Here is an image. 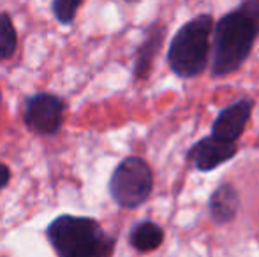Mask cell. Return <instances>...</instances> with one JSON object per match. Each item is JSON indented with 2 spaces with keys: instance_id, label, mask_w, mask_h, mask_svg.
<instances>
[{
  "instance_id": "14",
  "label": "cell",
  "mask_w": 259,
  "mask_h": 257,
  "mask_svg": "<svg viewBox=\"0 0 259 257\" xmlns=\"http://www.w3.org/2000/svg\"><path fill=\"white\" fill-rule=\"evenodd\" d=\"M87 257H108V255H87Z\"/></svg>"
},
{
  "instance_id": "4",
  "label": "cell",
  "mask_w": 259,
  "mask_h": 257,
  "mask_svg": "<svg viewBox=\"0 0 259 257\" xmlns=\"http://www.w3.org/2000/svg\"><path fill=\"white\" fill-rule=\"evenodd\" d=\"M108 190L120 208H140L154 190V171L150 164L138 155L125 157L113 171Z\"/></svg>"
},
{
  "instance_id": "10",
  "label": "cell",
  "mask_w": 259,
  "mask_h": 257,
  "mask_svg": "<svg viewBox=\"0 0 259 257\" xmlns=\"http://www.w3.org/2000/svg\"><path fill=\"white\" fill-rule=\"evenodd\" d=\"M164 243V229L154 220H140L129 231V245L140 254L154 252Z\"/></svg>"
},
{
  "instance_id": "13",
  "label": "cell",
  "mask_w": 259,
  "mask_h": 257,
  "mask_svg": "<svg viewBox=\"0 0 259 257\" xmlns=\"http://www.w3.org/2000/svg\"><path fill=\"white\" fill-rule=\"evenodd\" d=\"M9 180H11V169L7 168L6 164H2V162H0V192H2V190L7 187Z\"/></svg>"
},
{
  "instance_id": "9",
  "label": "cell",
  "mask_w": 259,
  "mask_h": 257,
  "mask_svg": "<svg viewBox=\"0 0 259 257\" xmlns=\"http://www.w3.org/2000/svg\"><path fill=\"white\" fill-rule=\"evenodd\" d=\"M240 192L231 182H222L208 199V212L217 226H224L235 220L240 212Z\"/></svg>"
},
{
  "instance_id": "11",
  "label": "cell",
  "mask_w": 259,
  "mask_h": 257,
  "mask_svg": "<svg viewBox=\"0 0 259 257\" xmlns=\"http://www.w3.org/2000/svg\"><path fill=\"white\" fill-rule=\"evenodd\" d=\"M18 34L11 16L7 13H0V60H9L16 53Z\"/></svg>"
},
{
  "instance_id": "7",
  "label": "cell",
  "mask_w": 259,
  "mask_h": 257,
  "mask_svg": "<svg viewBox=\"0 0 259 257\" xmlns=\"http://www.w3.org/2000/svg\"><path fill=\"white\" fill-rule=\"evenodd\" d=\"M254 106H256V100L250 97H242L221 110V113L211 124V136L221 141L236 143L249 124Z\"/></svg>"
},
{
  "instance_id": "12",
  "label": "cell",
  "mask_w": 259,
  "mask_h": 257,
  "mask_svg": "<svg viewBox=\"0 0 259 257\" xmlns=\"http://www.w3.org/2000/svg\"><path fill=\"white\" fill-rule=\"evenodd\" d=\"M79 6H81L79 0H74V2L72 0H57V2L52 4V11L60 23L69 25L74 21L76 11H78Z\"/></svg>"
},
{
  "instance_id": "3",
  "label": "cell",
  "mask_w": 259,
  "mask_h": 257,
  "mask_svg": "<svg viewBox=\"0 0 259 257\" xmlns=\"http://www.w3.org/2000/svg\"><path fill=\"white\" fill-rule=\"evenodd\" d=\"M46 236L58 257H111L116 240L104 233L99 220L92 217L60 215L46 227Z\"/></svg>"
},
{
  "instance_id": "2",
  "label": "cell",
  "mask_w": 259,
  "mask_h": 257,
  "mask_svg": "<svg viewBox=\"0 0 259 257\" xmlns=\"http://www.w3.org/2000/svg\"><path fill=\"white\" fill-rule=\"evenodd\" d=\"M213 28L215 21L210 13L198 14L178 28L167 49V64L175 76L192 79L205 72L211 60Z\"/></svg>"
},
{
  "instance_id": "6",
  "label": "cell",
  "mask_w": 259,
  "mask_h": 257,
  "mask_svg": "<svg viewBox=\"0 0 259 257\" xmlns=\"http://www.w3.org/2000/svg\"><path fill=\"white\" fill-rule=\"evenodd\" d=\"M236 153H238V144L221 141L210 134V136L196 141L187 150L185 159L194 169L201 173H210L224 162L235 159Z\"/></svg>"
},
{
  "instance_id": "5",
  "label": "cell",
  "mask_w": 259,
  "mask_h": 257,
  "mask_svg": "<svg viewBox=\"0 0 259 257\" xmlns=\"http://www.w3.org/2000/svg\"><path fill=\"white\" fill-rule=\"evenodd\" d=\"M65 102L53 93H34L27 99L23 111V122L32 132L41 136L57 134L64 122Z\"/></svg>"
},
{
  "instance_id": "8",
  "label": "cell",
  "mask_w": 259,
  "mask_h": 257,
  "mask_svg": "<svg viewBox=\"0 0 259 257\" xmlns=\"http://www.w3.org/2000/svg\"><path fill=\"white\" fill-rule=\"evenodd\" d=\"M164 39H166V25L155 21L154 25L148 27L143 42H141L136 52V59H134V79H147L150 76L152 69H154L155 57L159 55L160 48L164 44Z\"/></svg>"
},
{
  "instance_id": "1",
  "label": "cell",
  "mask_w": 259,
  "mask_h": 257,
  "mask_svg": "<svg viewBox=\"0 0 259 257\" xmlns=\"http://www.w3.org/2000/svg\"><path fill=\"white\" fill-rule=\"evenodd\" d=\"M259 37V0H247L215 23L211 35V76L240 71Z\"/></svg>"
}]
</instances>
